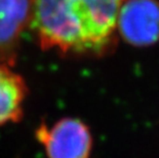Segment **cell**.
I'll list each match as a JSON object with an SVG mask.
<instances>
[{"instance_id": "6da1fadb", "label": "cell", "mask_w": 159, "mask_h": 158, "mask_svg": "<svg viewBox=\"0 0 159 158\" xmlns=\"http://www.w3.org/2000/svg\"><path fill=\"white\" fill-rule=\"evenodd\" d=\"M125 0H33L31 23L40 46L63 53L99 55L116 41Z\"/></svg>"}, {"instance_id": "7a4b0ae2", "label": "cell", "mask_w": 159, "mask_h": 158, "mask_svg": "<svg viewBox=\"0 0 159 158\" xmlns=\"http://www.w3.org/2000/svg\"><path fill=\"white\" fill-rule=\"evenodd\" d=\"M117 31L127 43L136 46L159 41V1L125 0L118 16Z\"/></svg>"}, {"instance_id": "3957f363", "label": "cell", "mask_w": 159, "mask_h": 158, "mask_svg": "<svg viewBox=\"0 0 159 158\" xmlns=\"http://www.w3.org/2000/svg\"><path fill=\"white\" fill-rule=\"evenodd\" d=\"M37 136L48 158H87L93 144L89 127L75 118L61 119L50 129L41 126Z\"/></svg>"}, {"instance_id": "277c9868", "label": "cell", "mask_w": 159, "mask_h": 158, "mask_svg": "<svg viewBox=\"0 0 159 158\" xmlns=\"http://www.w3.org/2000/svg\"><path fill=\"white\" fill-rule=\"evenodd\" d=\"M33 0H0V63L11 66L20 37L31 21Z\"/></svg>"}, {"instance_id": "5b68a950", "label": "cell", "mask_w": 159, "mask_h": 158, "mask_svg": "<svg viewBox=\"0 0 159 158\" xmlns=\"http://www.w3.org/2000/svg\"><path fill=\"white\" fill-rule=\"evenodd\" d=\"M28 88L21 75L0 63V126L18 122L23 117Z\"/></svg>"}]
</instances>
